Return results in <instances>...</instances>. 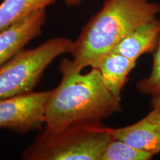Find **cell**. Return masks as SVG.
<instances>
[{
  "label": "cell",
  "instance_id": "cell-12",
  "mask_svg": "<svg viewBox=\"0 0 160 160\" xmlns=\"http://www.w3.org/2000/svg\"><path fill=\"white\" fill-rule=\"evenodd\" d=\"M153 66L148 77L140 79L137 83L139 93L152 97L160 95V36L157 46L153 52Z\"/></svg>",
  "mask_w": 160,
  "mask_h": 160
},
{
  "label": "cell",
  "instance_id": "cell-2",
  "mask_svg": "<svg viewBox=\"0 0 160 160\" xmlns=\"http://www.w3.org/2000/svg\"><path fill=\"white\" fill-rule=\"evenodd\" d=\"M159 12V4L148 0H105L70 47L73 65L81 71L86 67L99 68L124 38Z\"/></svg>",
  "mask_w": 160,
  "mask_h": 160
},
{
  "label": "cell",
  "instance_id": "cell-10",
  "mask_svg": "<svg viewBox=\"0 0 160 160\" xmlns=\"http://www.w3.org/2000/svg\"><path fill=\"white\" fill-rule=\"evenodd\" d=\"M57 0H4L0 4V32L32 13L53 5Z\"/></svg>",
  "mask_w": 160,
  "mask_h": 160
},
{
  "label": "cell",
  "instance_id": "cell-13",
  "mask_svg": "<svg viewBox=\"0 0 160 160\" xmlns=\"http://www.w3.org/2000/svg\"><path fill=\"white\" fill-rule=\"evenodd\" d=\"M152 107L157 108L160 111V95L156 96V97H152Z\"/></svg>",
  "mask_w": 160,
  "mask_h": 160
},
{
  "label": "cell",
  "instance_id": "cell-11",
  "mask_svg": "<svg viewBox=\"0 0 160 160\" xmlns=\"http://www.w3.org/2000/svg\"><path fill=\"white\" fill-rule=\"evenodd\" d=\"M153 156L123 142L113 139L106 148L100 160H150Z\"/></svg>",
  "mask_w": 160,
  "mask_h": 160
},
{
  "label": "cell",
  "instance_id": "cell-9",
  "mask_svg": "<svg viewBox=\"0 0 160 160\" xmlns=\"http://www.w3.org/2000/svg\"><path fill=\"white\" fill-rule=\"evenodd\" d=\"M136 65L137 61L120 53L111 52L104 58L98 69L106 88L113 96L121 99L122 91Z\"/></svg>",
  "mask_w": 160,
  "mask_h": 160
},
{
  "label": "cell",
  "instance_id": "cell-14",
  "mask_svg": "<svg viewBox=\"0 0 160 160\" xmlns=\"http://www.w3.org/2000/svg\"><path fill=\"white\" fill-rule=\"evenodd\" d=\"M82 2V0H65V2L68 6H78Z\"/></svg>",
  "mask_w": 160,
  "mask_h": 160
},
{
  "label": "cell",
  "instance_id": "cell-5",
  "mask_svg": "<svg viewBox=\"0 0 160 160\" xmlns=\"http://www.w3.org/2000/svg\"><path fill=\"white\" fill-rule=\"evenodd\" d=\"M51 93V91H31L0 100V128L21 134L41 128Z\"/></svg>",
  "mask_w": 160,
  "mask_h": 160
},
{
  "label": "cell",
  "instance_id": "cell-4",
  "mask_svg": "<svg viewBox=\"0 0 160 160\" xmlns=\"http://www.w3.org/2000/svg\"><path fill=\"white\" fill-rule=\"evenodd\" d=\"M72 42L65 37L50 39L35 48L21 50L0 66V100L33 91L50 64L68 53Z\"/></svg>",
  "mask_w": 160,
  "mask_h": 160
},
{
  "label": "cell",
  "instance_id": "cell-6",
  "mask_svg": "<svg viewBox=\"0 0 160 160\" xmlns=\"http://www.w3.org/2000/svg\"><path fill=\"white\" fill-rule=\"evenodd\" d=\"M105 131L114 139H118L139 151L153 156L160 153V111L157 108L146 117L133 125Z\"/></svg>",
  "mask_w": 160,
  "mask_h": 160
},
{
  "label": "cell",
  "instance_id": "cell-1",
  "mask_svg": "<svg viewBox=\"0 0 160 160\" xmlns=\"http://www.w3.org/2000/svg\"><path fill=\"white\" fill-rule=\"evenodd\" d=\"M59 71L61 82L52 90L46 104L44 133L53 134L79 124L100 123L121 111V99L106 88L98 68L83 74L72 60L65 58Z\"/></svg>",
  "mask_w": 160,
  "mask_h": 160
},
{
  "label": "cell",
  "instance_id": "cell-8",
  "mask_svg": "<svg viewBox=\"0 0 160 160\" xmlns=\"http://www.w3.org/2000/svg\"><path fill=\"white\" fill-rule=\"evenodd\" d=\"M159 36L160 20L156 17L129 33L112 52L137 61L142 55L155 51Z\"/></svg>",
  "mask_w": 160,
  "mask_h": 160
},
{
  "label": "cell",
  "instance_id": "cell-7",
  "mask_svg": "<svg viewBox=\"0 0 160 160\" xmlns=\"http://www.w3.org/2000/svg\"><path fill=\"white\" fill-rule=\"evenodd\" d=\"M45 19L46 10H40L0 32V66L41 35Z\"/></svg>",
  "mask_w": 160,
  "mask_h": 160
},
{
  "label": "cell",
  "instance_id": "cell-3",
  "mask_svg": "<svg viewBox=\"0 0 160 160\" xmlns=\"http://www.w3.org/2000/svg\"><path fill=\"white\" fill-rule=\"evenodd\" d=\"M101 123L79 124L53 134L42 133L22 155L28 160H100L113 140Z\"/></svg>",
  "mask_w": 160,
  "mask_h": 160
}]
</instances>
